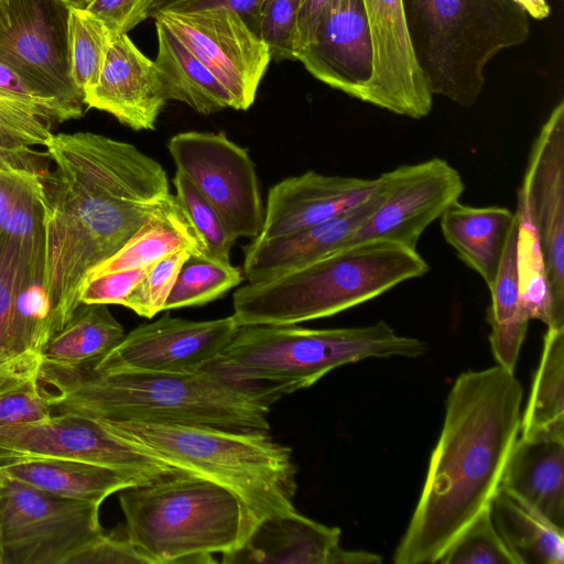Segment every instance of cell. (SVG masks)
<instances>
[{
    "label": "cell",
    "mask_w": 564,
    "mask_h": 564,
    "mask_svg": "<svg viewBox=\"0 0 564 564\" xmlns=\"http://www.w3.org/2000/svg\"><path fill=\"white\" fill-rule=\"evenodd\" d=\"M43 176L45 283L57 332L91 271L116 254L171 194L163 166L133 144L94 132L52 134Z\"/></svg>",
    "instance_id": "6da1fadb"
},
{
    "label": "cell",
    "mask_w": 564,
    "mask_h": 564,
    "mask_svg": "<svg viewBox=\"0 0 564 564\" xmlns=\"http://www.w3.org/2000/svg\"><path fill=\"white\" fill-rule=\"evenodd\" d=\"M523 389L496 365L463 371L445 403L416 507L392 556L395 564H430L489 505L520 433Z\"/></svg>",
    "instance_id": "7a4b0ae2"
},
{
    "label": "cell",
    "mask_w": 564,
    "mask_h": 564,
    "mask_svg": "<svg viewBox=\"0 0 564 564\" xmlns=\"http://www.w3.org/2000/svg\"><path fill=\"white\" fill-rule=\"evenodd\" d=\"M39 379L54 395L57 412L239 431H269L271 405L281 397L267 387L231 379L213 366L193 373H107L85 364L41 361Z\"/></svg>",
    "instance_id": "3957f363"
},
{
    "label": "cell",
    "mask_w": 564,
    "mask_h": 564,
    "mask_svg": "<svg viewBox=\"0 0 564 564\" xmlns=\"http://www.w3.org/2000/svg\"><path fill=\"white\" fill-rule=\"evenodd\" d=\"M95 420L142 453L229 489L242 507V541L262 519L295 510L292 452L269 431Z\"/></svg>",
    "instance_id": "277c9868"
},
{
    "label": "cell",
    "mask_w": 564,
    "mask_h": 564,
    "mask_svg": "<svg viewBox=\"0 0 564 564\" xmlns=\"http://www.w3.org/2000/svg\"><path fill=\"white\" fill-rule=\"evenodd\" d=\"M430 271L416 251L369 239L313 262L237 289L231 314L239 327L296 325L336 315Z\"/></svg>",
    "instance_id": "5b68a950"
},
{
    "label": "cell",
    "mask_w": 564,
    "mask_h": 564,
    "mask_svg": "<svg viewBox=\"0 0 564 564\" xmlns=\"http://www.w3.org/2000/svg\"><path fill=\"white\" fill-rule=\"evenodd\" d=\"M411 48L431 94L470 107L485 68L530 36V17L513 0H402Z\"/></svg>",
    "instance_id": "8992f818"
},
{
    "label": "cell",
    "mask_w": 564,
    "mask_h": 564,
    "mask_svg": "<svg viewBox=\"0 0 564 564\" xmlns=\"http://www.w3.org/2000/svg\"><path fill=\"white\" fill-rule=\"evenodd\" d=\"M124 536L148 564L215 563L243 534L239 499L226 487L186 471L119 491Z\"/></svg>",
    "instance_id": "52a82bcc"
},
{
    "label": "cell",
    "mask_w": 564,
    "mask_h": 564,
    "mask_svg": "<svg viewBox=\"0 0 564 564\" xmlns=\"http://www.w3.org/2000/svg\"><path fill=\"white\" fill-rule=\"evenodd\" d=\"M424 341L399 335L388 323L357 327L241 326L212 366L231 379L279 394L305 389L334 369L368 358L424 355Z\"/></svg>",
    "instance_id": "ba28073f"
},
{
    "label": "cell",
    "mask_w": 564,
    "mask_h": 564,
    "mask_svg": "<svg viewBox=\"0 0 564 564\" xmlns=\"http://www.w3.org/2000/svg\"><path fill=\"white\" fill-rule=\"evenodd\" d=\"M99 508L39 489L0 470L1 564H67L105 533Z\"/></svg>",
    "instance_id": "9c48e42d"
},
{
    "label": "cell",
    "mask_w": 564,
    "mask_h": 564,
    "mask_svg": "<svg viewBox=\"0 0 564 564\" xmlns=\"http://www.w3.org/2000/svg\"><path fill=\"white\" fill-rule=\"evenodd\" d=\"M70 8L65 0H0V62L78 119L85 105L70 73Z\"/></svg>",
    "instance_id": "30bf717a"
},
{
    "label": "cell",
    "mask_w": 564,
    "mask_h": 564,
    "mask_svg": "<svg viewBox=\"0 0 564 564\" xmlns=\"http://www.w3.org/2000/svg\"><path fill=\"white\" fill-rule=\"evenodd\" d=\"M167 149L176 171L210 203L236 241L260 235L264 205L256 165L245 148L224 132L186 131L174 134Z\"/></svg>",
    "instance_id": "8fae6325"
},
{
    "label": "cell",
    "mask_w": 564,
    "mask_h": 564,
    "mask_svg": "<svg viewBox=\"0 0 564 564\" xmlns=\"http://www.w3.org/2000/svg\"><path fill=\"white\" fill-rule=\"evenodd\" d=\"M153 19L217 77L236 110L252 106L272 59L265 43L237 13L224 8L164 10Z\"/></svg>",
    "instance_id": "7c38bea8"
},
{
    "label": "cell",
    "mask_w": 564,
    "mask_h": 564,
    "mask_svg": "<svg viewBox=\"0 0 564 564\" xmlns=\"http://www.w3.org/2000/svg\"><path fill=\"white\" fill-rule=\"evenodd\" d=\"M238 328L232 315L189 321L166 313L133 328L108 352L85 365L107 373L198 372L215 364Z\"/></svg>",
    "instance_id": "4fadbf2b"
},
{
    "label": "cell",
    "mask_w": 564,
    "mask_h": 564,
    "mask_svg": "<svg viewBox=\"0 0 564 564\" xmlns=\"http://www.w3.org/2000/svg\"><path fill=\"white\" fill-rule=\"evenodd\" d=\"M382 199L348 245L383 239L416 249L425 229L462 196L460 173L446 160L403 164L379 175Z\"/></svg>",
    "instance_id": "5bb4252c"
},
{
    "label": "cell",
    "mask_w": 564,
    "mask_h": 564,
    "mask_svg": "<svg viewBox=\"0 0 564 564\" xmlns=\"http://www.w3.org/2000/svg\"><path fill=\"white\" fill-rule=\"evenodd\" d=\"M0 451L108 466L148 480L181 471L142 453L95 419L74 412H57L39 422L0 429Z\"/></svg>",
    "instance_id": "9a60e30c"
},
{
    "label": "cell",
    "mask_w": 564,
    "mask_h": 564,
    "mask_svg": "<svg viewBox=\"0 0 564 564\" xmlns=\"http://www.w3.org/2000/svg\"><path fill=\"white\" fill-rule=\"evenodd\" d=\"M522 189L538 230L555 318L564 326V101L550 112L532 143Z\"/></svg>",
    "instance_id": "2e32d148"
},
{
    "label": "cell",
    "mask_w": 564,
    "mask_h": 564,
    "mask_svg": "<svg viewBox=\"0 0 564 564\" xmlns=\"http://www.w3.org/2000/svg\"><path fill=\"white\" fill-rule=\"evenodd\" d=\"M373 50L366 102L412 119L426 117L433 95L414 58L402 0H362Z\"/></svg>",
    "instance_id": "e0dca14e"
},
{
    "label": "cell",
    "mask_w": 564,
    "mask_h": 564,
    "mask_svg": "<svg viewBox=\"0 0 564 564\" xmlns=\"http://www.w3.org/2000/svg\"><path fill=\"white\" fill-rule=\"evenodd\" d=\"M296 61L319 82L366 102L373 50L362 0H330Z\"/></svg>",
    "instance_id": "ac0fdd59"
},
{
    "label": "cell",
    "mask_w": 564,
    "mask_h": 564,
    "mask_svg": "<svg viewBox=\"0 0 564 564\" xmlns=\"http://www.w3.org/2000/svg\"><path fill=\"white\" fill-rule=\"evenodd\" d=\"M340 529L314 521L296 510L258 522L242 543L221 554V563L377 564L381 555L340 546Z\"/></svg>",
    "instance_id": "d6986e66"
},
{
    "label": "cell",
    "mask_w": 564,
    "mask_h": 564,
    "mask_svg": "<svg viewBox=\"0 0 564 564\" xmlns=\"http://www.w3.org/2000/svg\"><path fill=\"white\" fill-rule=\"evenodd\" d=\"M379 178L325 175L307 171L273 185L258 240L297 232L334 218L367 200Z\"/></svg>",
    "instance_id": "ffe728a7"
},
{
    "label": "cell",
    "mask_w": 564,
    "mask_h": 564,
    "mask_svg": "<svg viewBox=\"0 0 564 564\" xmlns=\"http://www.w3.org/2000/svg\"><path fill=\"white\" fill-rule=\"evenodd\" d=\"M166 101L154 61L135 46L128 33L113 34L98 82L84 95V105L140 131L155 129Z\"/></svg>",
    "instance_id": "44dd1931"
},
{
    "label": "cell",
    "mask_w": 564,
    "mask_h": 564,
    "mask_svg": "<svg viewBox=\"0 0 564 564\" xmlns=\"http://www.w3.org/2000/svg\"><path fill=\"white\" fill-rule=\"evenodd\" d=\"M382 195L379 178L376 192L352 209L294 234L253 239L243 247V278L250 283L262 281L346 247L380 204Z\"/></svg>",
    "instance_id": "7402d4cb"
},
{
    "label": "cell",
    "mask_w": 564,
    "mask_h": 564,
    "mask_svg": "<svg viewBox=\"0 0 564 564\" xmlns=\"http://www.w3.org/2000/svg\"><path fill=\"white\" fill-rule=\"evenodd\" d=\"M0 470L51 494L97 505L112 494L149 481L134 473L108 466L1 451Z\"/></svg>",
    "instance_id": "603a6c76"
},
{
    "label": "cell",
    "mask_w": 564,
    "mask_h": 564,
    "mask_svg": "<svg viewBox=\"0 0 564 564\" xmlns=\"http://www.w3.org/2000/svg\"><path fill=\"white\" fill-rule=\"evenodd\" d=\"M564 530V438L518 437L499 487Z\"/></svg>",
    "instance_id": "cb8c5ba5"
},
{
    "label": "cell",
    "mask_w": 564,
    "mask_h": 564,
    "mask_svg": "<svg viewBox=\"0 0 564 564\" xmlns=\"http://www.w3.org/2000/svg\"><path fill=\"white\" fill-rule=\"evenodd\" d=\"M20 242V264L12 310L11 347L22 366H37L47 341L57 333L45 283L44 236Z\"/></svg>",
    "instance_id": "d4e9b609"
},
{
    "label": "cell",
    "mask_w": 564,
    "mask_h": 564,
    "mask_svg": "<svg viewBox=\"0 0 564 564\" xmlns=\"http://www.w3.org/2000/svg\"><path fill=\"white\" fill-rule=\"evenodd\" d=\"M514 220V212L506 207H475L457 200L440 217V226L458 258L490 289Z\"/></svg>",
    "instance_id": "484cf974"
},
{
    "label": "cell",
    "mask_w": 564,
    "mask_h": 564,
    "mask_svg": "<svg viewBox=\"0 0 564 564\" xmlns=\"http://www.w3.org/2000/svg\"><path fill=\"white\" fill-rule=\"evenodd\" d=\"M180 250L209 257L187 215L171 193L140 230L116 254L96 267L87 279L145 267Z\"/></svg>",
    "instance_id": "4316f807"
},
{
    "label": "cell",
    "mask_w": 564,
    "mask_h": 564,
    "mask_svg": "<svg viewBox=\"0 0 564 564\" xmlns=\"http://www.w3.org/2000/svg\"><path fill=\"white\" fill-rule=\"evenodd\" d=\"M158 53L154 59L167 100L183 102L202 115L235 109L217 77L161 22L155 21Z\"/></svg>",
    "instance_id": "83f0119b"
},
{
    "label": "cell",
    "mask_w": 564,
    "mask_h": 564,
    "mask_svg": "<svg viewBox=\"0 0 564 564\" xmlns=\"http://www.w3.org/2000/svg\"><path fill=\"white\" fill-rule=\"evenodd\" d=\"M488 506L496 530L518 564H563V529L501 488Z\"/></svg>",
    "instance_id": "f1b7e54d"
},
{
    "label": "cell",
    "mask_w": 564,
    "mask_h": 564,
    "mask_svg": "<svg viewBox=\"0 0 564 564\" xmlns=\"http://www.w3.org/2000/svg\"><path fill=\"white\" fill-rule=\"evenodd\" d=\"M517 218L511 228L497 275L490 286L488 308L489 343L497 365L514 372L528 332L530 317L524 308L517 269Z\"/></svg>",
    "instance_id": "f546056e"
},
{
    "label": "cell",
    "mask_w": 564,
    "mask_h": 564,
    "mask_svg": "<svg viewBox=\"0 0 564 564\" xmlns=\"http://www.w3.org/2000/svg\"><path fill=\"white\" fill-rule=\"evenodd\" d=\"M519 434L525 438H564V327H547L543 337Z\"/></svg>",
    "instance_id": "4dcf8cb0"
},
{
    "label": "cell",
    "mask_w": 564,
    "mask_h": 564,
    "mask_svg": "<svg viewBox=\"0 0 564 564\" xmlns=\"http://www.w3.org/2000/svg\"><path fill=\"white\" fill-rule=\"evenodd\" d=\"M123 326L106 304L80 303L72 317L45 345L41 361L74 366L99 358L124 336Z\"/></svg>",
    "instance_id": "1f68e13d"
},
{
    "label": "cell",
    "mask_w": 564,
    "mask_h": 564,
    "mask_svg": "<svg viewBox=\"0 0 564 564\" xmlns=\"http://www.w3.org/2000/svg\"><path fill=\"white\" fill-rule=\"evenodd\" d=\"M53 120L37 109L0 94V171L23 170L44 176L47 153L34 145L46 144Z\"/></svg>",
    "instance_id": "d6a6232c"
},
{
    "label": "cell",
    "mask_w": 564,
    "mask_h": 564,
    "mask_svg": "<svg viewBox=\"0 0 564 564\" xmlns=\"http://www.w3.org/2000/svg\"><path fill=\"white\" fill-rule=\"evenodd\" d=\"M514 214L518 224L517 269L524 308L530 319H538L547 327H564L555 318L538 230L528 197L520 188Z\"/></svg>",
    "instance_id": "836d02e7"
},
{
    "label": "cell",
    "mask_w": 564,
    "mask_h": 564,
    "mask_svg": "<svg viewBox=\"0 0 564 564\" xmlns=\"http://www.w3.org/2000/svg\"><path fill=\"white\" fill-rule=\"evenodd\" d=\"M43 176L23 170L0 171V238L18 241L44 236Z\"/></svg>",
    "instance_id": "e575fe53"
},
{
    "label": "cell",
    "mask_w": 564,
    "mask_h": 564,
    "mask_svg": "<svg viewBox=\"0 0 564 564\" xmlns=\"http://www.w3.org/2000/svg\"><path fill=\"white\" fill-rule=\"evenodd\" d=\"M242 280V272L230 262L191 254L177 274L164 311L205 305L238 286Z\"/></svg>",
    "instance_id": "d590c367"
},
{
    "label": "cell",
    "mask_w": 564,
    "mask_h": 564,
    "mask_svg": "<svg viewBox=\"0 0 564 564\" xmlns=\"http://www.w3.org/2000/svg\"><path fill=\"white\" fill-rule=\"evenodd\" d=\"M112 35L110 29L86 9L70 8V73L83 97L98 82Z\"/></svg>",
    "instance_id": "8d00e7d4"
},
{
    "label": "cell",
    "mask_w": 564,
    "mask_h": 564,
    "mask_svg": "<svg viewBox=\"0 0 564 564\" xmlns=\"http://www.w3.org/2000/svg\"><path fill=\"white\" fill-rule=\"evenodd\" d=\"M39 367L0 383V429L39 422L54 412L55 398L39 379Z\"/></svg>",
    "instance_id": "74e56055"
},
{
    "label": "cell",
    "mask_w": 564,
    "mask_h": 564,
    "mask_svg": "<svg viewBox=\"0 0 564 564\" xmlns=\"http://www.w3.org/2000/svg\"><path fill=\"white\" fill-rule=\"evenodd\" d=\"M440 564H518L485 507L443 552Z\"/></svg>",
    "instance_id": "f35d334b"
},
{
    "label": "cell",
    "mask_w": 564,
    "mask_h": 564,
    "mask_svg": "<svg viewBox=\"0 0 564 564\" xmlns=\"http://www.w3.org/2000/svg\"><path fill=\"white\" fill-rule=\"evenodd\" d=\"M173 185L178 204L209 257L230 262V251L236 240L226 229L219 214L182 172H175Z\"/></svg>",
    "instance_id": "ab89813d"
},
{
    "label": "cell",
    "mask_w": 564,
    "mask_h": 564,
    "mask_svg": "<svg viewBox=\"0 0 564 564\" xmlns=\"http://www.w3.org/2000/svg\"><path fill=\"white\" fill-rule=\"evenodd\" d=\"M189 256V252L180 250L154 262L122 302V306L147 318H152L164 311L177 274Z\"/></svg>",
    "instance_id": "60d3db41"
},
{
    "label": "cell",
    "mask_w": 564,
    "mask_h": 564,
    "mask_svg": "<svg viewBox=\"0 0 564 564\" xmlns=\"http://www.w3.org/2000/svg\"><path fill=\"white\" fill-rule=\"evenodd\" d=\"M19 264L20 242L0 238V369L24 370L39 366L19 365L12 355L11 324Z\"/></svg>",
    "instance_id": "b9f144b4"
},
{
    "label": "cell",
    "mask_w": 564,
    "mask_h": 564,
    "mask_svg": "<svg viewBox=\"0 0 564 564\" xmlns=\"http://www.w3.org/2000/svg\"><path fill=\"white\" fill-rule=\"evenodd\" d=\"M302 0H265L258 35L269 48L271 59H294L296 21Z\"/></svg>",
    "instance_id": "7bdbcfd3"
},
{
    "label": "cell",
    "mask_w": 564,
    "mask_h": 564,
    "mask_svg": "<svg viewBox=\"0 0 564 564\" xmlns=\"http://www.w3.org/2000/svg\"><path fill=\"white\" fill-rule=\"evenodd\" d=\"M152 264L87 279L80 290V303L122 305Z\"/></svg>",
    "instance_id": "ee69618b"
},
{
    "label": "cell",
    "mask_w": 564,
    "mask_h": 564,
    "mask_svg": "<svg viewBox=\"0 0 564 564\" xmlns=\"http://www.w3.org/2000/svg\"><path fill=\"white\" fill-rule=\"evenodd\" d=\"M152 0H91L86 10L100 19L113 34L128 33L149 18Z\"/></svg>",
    "instance_id": "f6af8a7d"
},
{
    "label": "cell",
    "mask_w": 564,
    "mask_h": 564,
    "mask_svg": "<svg viewBox=\"0 0 564 564\" xmlns=\"http://www.w3.org/2000/svg\"><path fill=\"white\" fill-rule=\"evenodd\" d=\"M148 564L128 539L102 534L74 554L67 564Z\"/></svg>",
    "instance_id": "bcb514c9"
},
{
    "label": "cell",
    "mask_w": 564,
    "mask_h": 564,
    "mask_svg": "<svg viewBox=\"0 0 564 564\" xmlns=\"http://www.w3.org/2000/svg\"><path fill=\"white\" fill-rule=\"evenodd\" d=\"M265 0H189L171 10L224 8L237 13L258 34L261 12Z\"/></svg>",
    "instance_id": "7dc6e473"
},
{
    "label": "cell",
    "mask_w": 564,
    "mask_h": 564,
    "mask_svg": "<svg viewBox=\"0 0 564 564\" xmlns=\"http://www.w3.org/2000/svg\"><path fill=\"white\" fill-rule=\"evenodd\" d=\"M329 2L330 0H302L296 21L294 59L312 41L319 18Z\"/></svg>",
    "instance_id": "c3c4849f"
},
{
    "label": "cell",
    "mask_w": 564,
    "mask_h": 564,
    "mask_svg": "<svg viewBox=\"0 0 564 564\" xmlns=\"http://www.w3.org/2000/svg\"><path fill=\"white\" fill-rule=\"evenodd\" d=\"M527 14L534 20H544L551 13V7L546 0H513Z\"/></svg>",
    "instance_id": "681fc988"
},
{
    "label": "cell",
    "mask_w": 564,
    "mask_h": 564,
    "mask_svg": "<svg viewBox=\"0 0 564 564\" xmlns=\"http://www.w3.org/2000/svg\"><path fill=\"white\" fill-rule=\"evenodd\" d=\"M189 0H152L149 9V18H153L161 11L174 9L175 7Z\"/></svg>",
    "instance_id": "f907efd6"
},
{
    "label": "cell",
    "mask_w": 564,
    "mask_h": 564,
    "mask_svg": "<svg viewBox=\"0 0 564 564\" xmlns=\"http://www.w3.org/2000/svg\"><path fill=\"white\" fill-rule=\"evenodd\" d=\"M29 369H31V368H29ZM24 370H28V369H24ZM24 370H19V369H0V383L3 382L9 377H11L12 375L21 372V371H24Z\"/></svg>",
    "instance_id": "816d5d0a"
},
{
    "label": "cell",
    "mask_w": 564,
    "mask_h": 564,
    "mask_svg": "<svg viewBox=\"0 0 564 564\" xmlns=\"http://www.w3.org/2000/svg\"><path fill=\"white\" fill-rule=\"evenodd\" d=\"M70 7L77 9H85L91 0H65Z\"/></svg>",
    "instance_id": "f5cc1de1"
},
{
    "label": "cell",
    "mask_w": 564,
    "mask_h": 564,
    "mask_svg": "<svg viewBox=\"0 0 564 564\" xmlns=\"http://www.w3.org/2000/svg\"><path fill=\"white\" fill-rule=\"evenodd\" d=\"M0 564H1V552H0Z\"/></svg>",
    "instance_id": "db71d44e"
}]
</instances>
